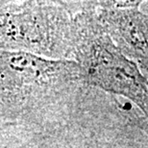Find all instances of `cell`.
Segmentation results:
<instances>
[{"label": "cell", "instance_id": "cell-3", "mask_svg": "<svg viewBox=\"0 0 148 148\" xmlns=\"http://www.w3.org/2000/svg\"><path fill=\"white\" fill-rule=\"evenodd\" d=\"M104 11L109 25L148 64V20L138 9V2H112Z\"/></svg>", "mask_w": 148, "mask_h": 148}, {"label": "cell", "instance_id": "cell-2", "mask_svg": "<svg viewBox=\"0 0 148 148\" xmlns=\"http://www.w3.org/2000/svg\"><path fill=\"white\" fill-rule=\"evenodd\" d=\"M74 66V63L50 61L23 51L1 52L2 81L17 85L46 81Z\"/></svg>", "mask_w": 148, "mask_h": 148}, {"label": "cell", "instance_id": "cell-4", "mask_svg": "<svg viewBox=\"0 0 148 148\" xmlns=\"http://www.w3.org/2000/svg\"><path fill=\"white\" fill-rule=\"evenodd\" d=\"M138 126L140 127V128H143L144 131H145L147 134H148V123L145 122V121H143V119H140V118H138Z\"/></svg>", "mask_w": 148, "mask_h": 148}, {"label": "cell", "instance_id": "cell-1", "mask_svg": "<svg viewBox=\"0 0 148 148\" xmlns=\"http://www.w3.org/2000/svg\"><path fill=\"white\" fill-rule=\"evenodd\" d=\"M86 75L88 84L127 97L148 117V80L107 35L91 45Z\"/></svg>", "mask_w": 148, "mask_h": 148}]
</instances>
